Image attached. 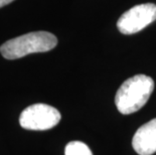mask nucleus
Wrapping results in <instances>:
<instances>
[{
	"instance_id": "nucleus-1",
	"label": "nucleus",
	"mask_w": 156,
	"mask_h": 155,
	"mask_svg": "<svg viewBox=\"0 0 156 155\" xmlns=\"http://www.w3.org/2000/svg\"><path fill=\"white\" fill-rule=\"evenodd\" d=\"M154 90V81L146 75H136L121 85L115 96V104L121 114L135 113L147 103Z\"/></svg>"
},
{
	"instance_id": "nucleus-2",
	"label": "nucleus",
	"mask_w": 156,
	"mask_h": 155,
	"mask_svg": "<svg viewBox=\"0 0 156 155\" xmlns=\"http://www.w3.org/2000/svg\"><path fill=\"white\" fill-rule=\"evenodd\" d=\"M58 44V38L51 32L34 31L9 39L0 47L6 60H17L30 54L51 51Z\"/></svg>"
},
{
	"instance_id": "nucleus-3",
	"label": "nucleus",
	"mask_w": 156,
	"mask_h": 155,
	"mask_svg": "<svg viewBox=\"0 0 156 155\" xmlns=\"http://www.w3.org/2000/svg\"><path fill=\"white\" fill-rule=\"evenodd\" d=\"M58 109L46 104H34L25 108L19 117V124L27 130H48L61 121Z\"/></svg>"
},
{
	"instance_id": "nucleus-4",
	"label": "nucleus",
	"mask_w": 156,
	"mask_h": 155,
	"mask_svg": "<svg viewBox=\"0 0 156 155\" xmlns=\"http://www.w3.org/2000/svg\"><path fill=\"white\" fill-rule=\"evenodd\" d=\"M156 20V5L144 3L133 6L118 19L117 27L123 34H133Z\"/></svg>"
},
{
	"instance_id": "nucleus-5",
	"label": "nucleus",
	"mask_w": 156,
	"mask_h": 155,
	"mask_svg": "<svg viewBox=\"0 0 156 155\" xmlns=\"http://www.w3.org/2000/svg\"><path fill=\"white\" fill-rule=\"evenodd\" d=\"M132 146L139 155H152L156 152V119L145 123L136 131Z\"/></svg>"
},
{
	"instance_id": "nucleus-6",
	"label": "nucleus",
	"mask_w": 156,
	"mask_h": 155,
	"mask_svg": "<svg viewBox=\"0 0 156 155\" xmlns=\"http://www.w3.org/2000/svg\"><path fill=\"white\" fill-rule=\"evenodd\" d=\"M65 155H93V153L84 142L72 141L66 146Z\"/></svg>"
},
{
	"instance_id": "nucleus-7",
	"label": "nucleus",
	"mask_w": 156,
	"mask_h": 155,
	"mask_svg": "<svg viewBox=\"0 0 156 155\" xmlns=\"http://www.w3.org/2000/svg\"><path fill=\"white\" fill-rule=\"evenodd\" d=\"M12 1H14V0H0V8L9 4V3H11Z\"/></svg>"
}]
</instances>
